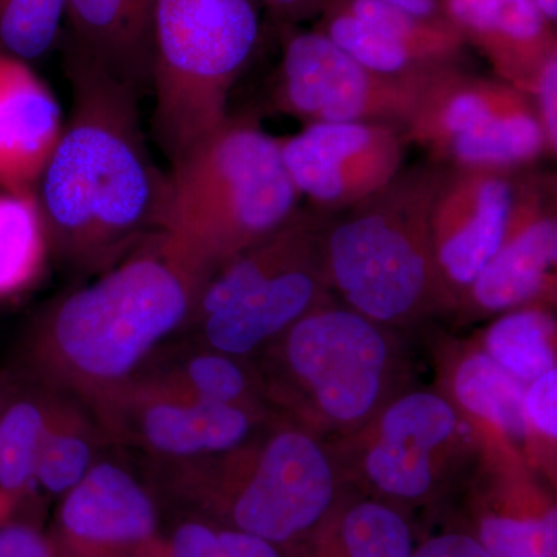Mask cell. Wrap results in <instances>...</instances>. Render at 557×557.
Listing matches in <instances>:
<instances>
[{"instance_id":"cb8c5ba5","label":"cell","mask_w":557,"mask_h":557,"mask_svg":"<svg viewBox=\"0 0 557 557\" xmlns=\"http://www.w3.org/2000/svg\"><path fill=\"white\" fill-rule=\"evenodd\" d=\"M135 379L180 397L255 408V386L247 369L237 357L208 347L182 354L160 350Z\"/></svg>"},{"instance_id":"f1b7e54d","label":"cell","mask_w":557,"mask_h":557,"mask_svg":"<svg viewBox=\"0 0 557 557\" xmlns=\"http://www.w3.org/2000/svg\"><path fill=\"white\" fill-rule=\"evenodd\" d=\"M65 0H0V51L28 62L57 42Z\"/></svg>"},{"instance_id":"d590c367","label":"cell","mask_w":557,"mask_h":557,"mask_svg":"<svg viewBox=\"0 0 557 557\" xmlns=\"http://www.w3.org/2000/svg\"><path fill=\"white\" fill-rule=\"evenodd\" d=\"M384 2L416 14V16L446 21L443 0H384Z\"/></svg>"},{"instance_id":"52a82bcc","label":"cell","mask_w":557,"mask_h":557,"mask_svg":"<svg viewBox=\"0 0 557 557\" xmlns=\"http://www.w3.org/2000/svg\"><path fill=\"white\" fill-rule=\"evenodd\" d=\"M405 135L432 164L446 170L523 171L547 156L530 95L461 67L446 70L428 84Z\"/></svg>"},{"instance_id":"7402d4cb","label":"cell","mask_w":557,"mask_h":557,"mask_svg":"<svg viewBox=\"0 0 557 557\" xmlns=\"http://www.w3.org/2000/svg\"><path fill=\"white\" fill-rule=\"evenodd\" d=\"M51 398V388L16 380L0 409V523L33 520L25 511L40 504L35 490L36 461Z\"/></svg>"},{"instance_id":"2e32d148","label":"cell","mask_w":557,"mask_h":557,"mask_svg":"<svg viewBox=\"0 0 557 557\" xmlns=\"http://www.w3.org/2000/svg\"><path fill=\"white\" fill-rule=\"evenodd\" d=\"M456 432V410L438 395L413 392L392 403L366 454L370 485L387 504L428 500L437 485L435 456Z\"/></svg>"},{"instance_id":"83f0119b","label":"cell","mask_w":557,"mask_h":557,"mask_svg":"<svg viewBox=\"0 0 557 557\" xmlns=\"http://www.w3.org/2000/svg\"><path fill=\"white\" fill-rule=\"evenodd\" d=\"M472 536L491 557H557V511L542 504L486 508Z\"/></svg>"},{"instance_id":"d6986e66","label":"cell","mask_w":557,"mask_h":557,"mask_svg":"<svg viewBox=\"0 0 557 557\" xmlns=\"http://www.w3.org/2000/svg\"><path fill=\"white\" fill-rule=\"evenodd\" d=\"M62 126L50 87L28 62L0 51V189L35 193Z\"/></svg>"},{"instance_id":"30bf717a","label":"cell","mask_w":557,"mask_h":557,"mask_svg":"<svg viewBox=\"0 0 557 557\" xmlns=\"http://www.w3.org/2000/svg\"><path fill=\"white\" fill-rule=\"evenodd\" d=\"M109 443L141 450L156 463H186L247 445L255 408L180 397L141 380L86 405Z\"/></svg>"},{"instance_id":"8d00e7d4","label":"cell","mask_w":557,"mask_h":557,"mask_svg":"<svg viewBox=\"0 0 557 557\" xmlns=\"http://www.w3.org/2000/svg\"><path fill=\"white\" fill-rule=\"evenodd\" d=\"M534 5L552 24L556 25L557 21V0H533Z\"/></svg>"},{"instance_id":"f35d334b","label":"cell","mask_w":557,"mask_h":557,"mask_svg":"<svg viewBox=\"0 0 557 557\" xmlns=\"http://www.w3.org/2000/svg\"><path fill=\"white\" fill-rule=\"evenodd\" d=\"M138 557H166V553H164L163 548V537H161L159 544L153 545V547H150L148 552L143 553V555H139Z\"/></svg>"},{"instance_id":"e575fe53","label":"cell","mask_w":557,"mask_h":557,"mask_svg":"<svg viewBox=\"0 0 557 557\" xmlns=\"http://www.w3.org/2000/svg\"><path fill=\"white\" fill-rule=\"evenodd\" d=\"M271 17L281 25H298L321 14L325 0H263Z\"/></svg>"},{"instance_id":"ba28073f","label":"cell","mask_w":557,"mask_h":557,"mask_svg":"<svg viewBox=\"0 0 557 557\" xmlns=\"http://www.w3.org/2000/svg\"><path fill=\"white\" fill-rule=\"evenodd\" d=\"M282 61L271 102L306 124L386 123L405 129L432 79L388 78L318 30L278 27ZM438 76V75H437Z\"/></svg>"},{"instance_id":"ffe728a7","label":"cell","mask_w":557,"mask_h":557,"mask_svg":"<svg viewBox=\"0 0 557 557\" xmlns=\"http://www.w3.org/2000/svg\"><path fill=\"white\" fill-rule=\"evenodd\" d=\"M416 534L401 509L380 498L336 500L288 557H412Z\"/></svg>"},{"instance_id":"9c48e42d","label":"cell","mask_w":557,"mask_h":557,"mask_svg":"<svg viewBox=\"0 0 557 557\" xmlns=\"http://www.w3.org/2000/svg\"><path fill=\"white\" fill-rule=\"evenodd\" d=\"M281 336L289 379L325 420L351 426L375 410L391 366L376 322L324 299Z\"/></svg>"},{"instance_id":"d6a6232c","label":"cell","mask_w":557,"mask_h":557,"mask_svg":"<svg viewBox=\"0 0 557 557\" xmlns=\"http://www.w3.org/2000/svg\"><path fill=\"white\" fill-rule=\"evenodd\" d=\"M525 413L528 423L533 424L539 432L549 438L557 437L556 369L531 381V386L525 392Z\"/></svg>"},{"instance_id":"4fadbf2b","label":"cell","mask_w":557,"mask_h":557,"mask_svg":"<svg viewBox=\"0 0 557 557\" xmlns=\"http://www.w3.org/2000/svg\"><path fill=\"white\" fill-rule=\"evenodd\" d=\"M51 542L60 557H138L159 544V496L119 460L100 457L60 498Z\"/></svg>"},{"instance_id":"836d02e7","label":"cell","mask_w":557,"mask_h":557,"mask_svg":"<svg viewBox=\"0 0 557 557\" xmlns=\"http://www.w3.org/2000/svg\"><path fill=\"white\" fill-rule=\"evenodd\" d=\"M412 557H491L478 539L463 531H449L428 537L416 547Z\"/></svg>"},{"instance_id":"44dd1931","label":"cell","mask_w":557,"mask_h":557,"mask_svg":"<svg viewBox=\"0 0 557 557\" xmlns=\"http://www.w3.org/2000/svg\"><path fill=\"white\" fill-rule=\"evenodd\" d=\"M70 42L141 94L152 86L153 36L126 0H65Z\"/></svg>"},{"instance_id":"8fae6325","label":"cell","mask_w":557,"mask_h":557,"mask_svg":"<svg viewBox=\"0 0 557 557\" xmlns=\"http://www.w3.org/2000/svg\"><path fill=\"white\" fill-rule=\"evenodd\" d=\"M281 139L282 159L300 199L322 218L387 186L405 163V129L386 123L306 124Z\"/></svg>"},{"instance_id":"277c9868","label":"cell","mask_w":557,"mask_h":557,"mask_svg":"<svg viewBox=\"0 0 557 557\" xmlns=\"http://www.w3.org/2000/svg\"><path fill=\"white\" fill-rule=\"evenodd\" d=\"M445 168L401 171L319 233L325 285L376 322H405L443 304L431 242V209Z\"/></svg>"},{"instance_id":"f546056e","label":"cell","mask_w":557,"mask_h":557,"mask_svg":"<svg viewBox=\"0 0 557 557\" xmlns=\"http://www.w3.org/2000/svg\"><path fill=\"white\" fill-rule=\"evenodd\" d=\"M166 557H228L211 520L183 511L182 518L163 534Z\"/></svg>"},{"instance_id":"1f68e13d","label":"cell","mask_w":557,"mask_h":557,"mask_svg":"<svg viewBox=\"0 0 557 557\" xmlns=\"http://www.w3.org/2000/svg\"><path fill=\"white\" fill-rule=\"evenodd\" d=\"M531 100L536 108L539 121L545 135V153L549 159L557 156V53L552 54L542 65L533 89Z\"/></svg>"},{"instance_id":"603a6c76","label":"cell","mask_w":557,"mask_h":557,"mask_svg":"<svg viewBox=\"0 0 557 557\" xmlns=\"http://www.w3.org/2000/svg\"><path fill=\"white\" fill-rule=\"evenodd\" d=\"M109 443L97 418L84 403L53 391L49 420L36 461L35 490L39 500L61 498L97 463Z\"/></svg>"},{"instance_id":"8992f818","label":"cell","mask_w":557,"mask_h":557,"mask_svg":"<svg viewBox=\"0 0 557 557\" xmlns=\"http://www.w3.org/2000/svg\"><path fill=\"white\" fill-rule=\"evenodd\" d=\"M259 38L258 0H157L152 127L168 160L228 119Z\"/></svg>"},{"instance_id":"e0dca14e","label":"cell","mask_w":557,"mask_h":557,"mask_svg":"<svg viewBox=\"0 0 557 557\" xmlns=\"http://www.w3.org/2000/svg\"><path fill=\"white\" fill-rule=\"evenodd\" d=\"M446 21L490 62L496 78L530 95L557 53L555 24L533 0H443Z\"/></svg>"},{"instance_id":"7a4b0ae2","label":"cell","mask_w":557,"mask_h":557,"mask_svg":"<svg viewBox=\"0 0 557 557\" xmlns=\"http://www.w3.org/2000/svg\"><path fill=\"white\" fill-rule=\"evenodd\" d=\"M208 276L161 233L54 300L33 322L28 379L90 405L135 379L188 329Z\"/></svg>"},{"instance_id":"9a60e30c","label":"cell","mask_w":557,"mask_h":557,"mask_svg":"<svg viewBox=\"0 0 557 557\" xmlns=\"http://www.w3.org/2000/svg\"><path fill=\"white\" fill-rule=\"evenodd\" d=\"M556 262V175L523 171L500 248L461 299L486 313L531 306L552 295Z\"/></svg>"},{"instance_id":"d4e9b609","label":"cell","mask_w":557,"mask_h":557,"mask_svg":"<svg viewBox=\"0 0 557 557\" xmlns=\"http://www.w3.org/2000/svg\"><path fill=\"white\" fill-rule=\"evenodd\" d=\"M525 392L522 381L486 354L471 355L461 361L454 375L458 403L472 416L493 423L516 440L527 437L530 431Z\"/></svg>"},{"instance_id":"74e56055","label":"cell","mask_w":557,"mask_h":557,"mask_svg":"<svg viewBox=\"0 0 557 557\" xmlns=\"http://www.w3.org/2000/svg\"><path fill=\"white\" fill-rule=\"evenodd\" d=\"M16 379L7 375V373H0V409H2L3 403L9 398L10 392L13 391Z\"/></svg>"},{"instance_id":"ac0fdd59","label":"cell","mask_w":557,"mask_h":557,"mask_svg":"<svg viewBox=\"0 0 557 557\" xmlns=\"http://www.w3.org/2000/svg\"><path fill=\"white\" fill-rule=\"evenodd\" d=\"M318 251L278 271L247 296L190 327L199 329L203 346L231 357H245L281 336L325 299Z\"/></svg>"},{"instance_id":"3957f363","label":"cell","mask_w":557,"mask_h":557,"mask_svg":"<svg viewBox=\"0 0 557 557\" xmlns=\"http://www.w3.org/2000/svg\"><path fill=\"white\" fill-rule=\"evenodd\" d=\"M170 163L160 233L208 278L299 209L281 139L252 116L230 115Z\"/></svg>"},{"instance_id":"5b68a950","label":"cell","mask_w":557,"mask_h":557,"mask_svg":"<svg viewBox=\"0 0 557 557\" xmlns=\"http://www.w3.org/2000/svg\"><path fill=\"white\" fill-rule=\"evenodd\" d=\"M168 500L211 520L292 548L338 500L327 454L298 429H281L260 445L222 456L156 463Z\"/></svg>"},{"instance_id":"4316f807","label":"cell","mask_w":557,"mask_h":557,"mask_svg":"<svg viewBox=\"0 0 557 557\" xmlns=\"http://www.w3.org/2000/svg\"><path fill=\"white\" fill-rule=\"evenodd\" d=\"M555 322L541 307L508 311L487 330L486 355L511 375L531 383L555 368Z\"/></svg>"},{"instance_id":"5bb4252c","label":"cell","mask_w":557,"mask_h":557,"mask_svg":"<svg viewBox=\"0 0 557 557\" xmlns=\"http://www.w3.org/2000/svg\"><path fill=\"white\" fill-rule=\"evenodd\" d=\"M314 30L388 78H434L460 67L468 47L450 22L416 16L384 0H325Z\"/></svg>"},{"instance_id":"7c38bea8","label":"cell","mask_w":557,"mask_h":557,"mask_svg":"<svg viewBox=\"0 0 557 557\" xmlns=\"http://www.w3.org/2000/svg\"><path fill=\"white\" fill-rule=\"evenodd\" d=\"M523 171H443L431 209L432 252L443 304L460 300L500 248Z\"/></svg>"},{"instance_id":"4dcf8cb0","label":"cell","mask_w":557,"mask_h":557,"mask_svg":"<svg viewBox=\"0 0 557 557\" xmlns=\"http://www.w3.org/2000/svg\"><path fill=\"white\" fill-rule=\"evenodd\" d=\"M0 557H60L49 533L35 520L0 523Z\"/></svg>"},{"instance_id":"484cf974","label":"cell","mask_w":557,"mask_h":557,"mask_svg":"<svg viewBox=\"0 0 557 557\" xmlns=\"http://www.w3.org/2000/svg\"><path fill=\"white\" fill-rule=\"evenodd\" d=\"M47 252L49 240L35 193L0 190V298L30 287Z\"/></svg>"},{"instance_id":"6da1fadb","label":"cell","mask_w":557,"mask_h":557,"mask_svg":"<svg viewBox=\"0 0 557 557\" xmlns=\"http://www.w3.org/2000/svg\"><path fill=\"white\" fill-rule=\"evenodd\" d=\"M72 108L35 188L49 251L102 273L160 233L166 174L150 157L139 91L67 40Z\"/></svg>"}]
</instances>
